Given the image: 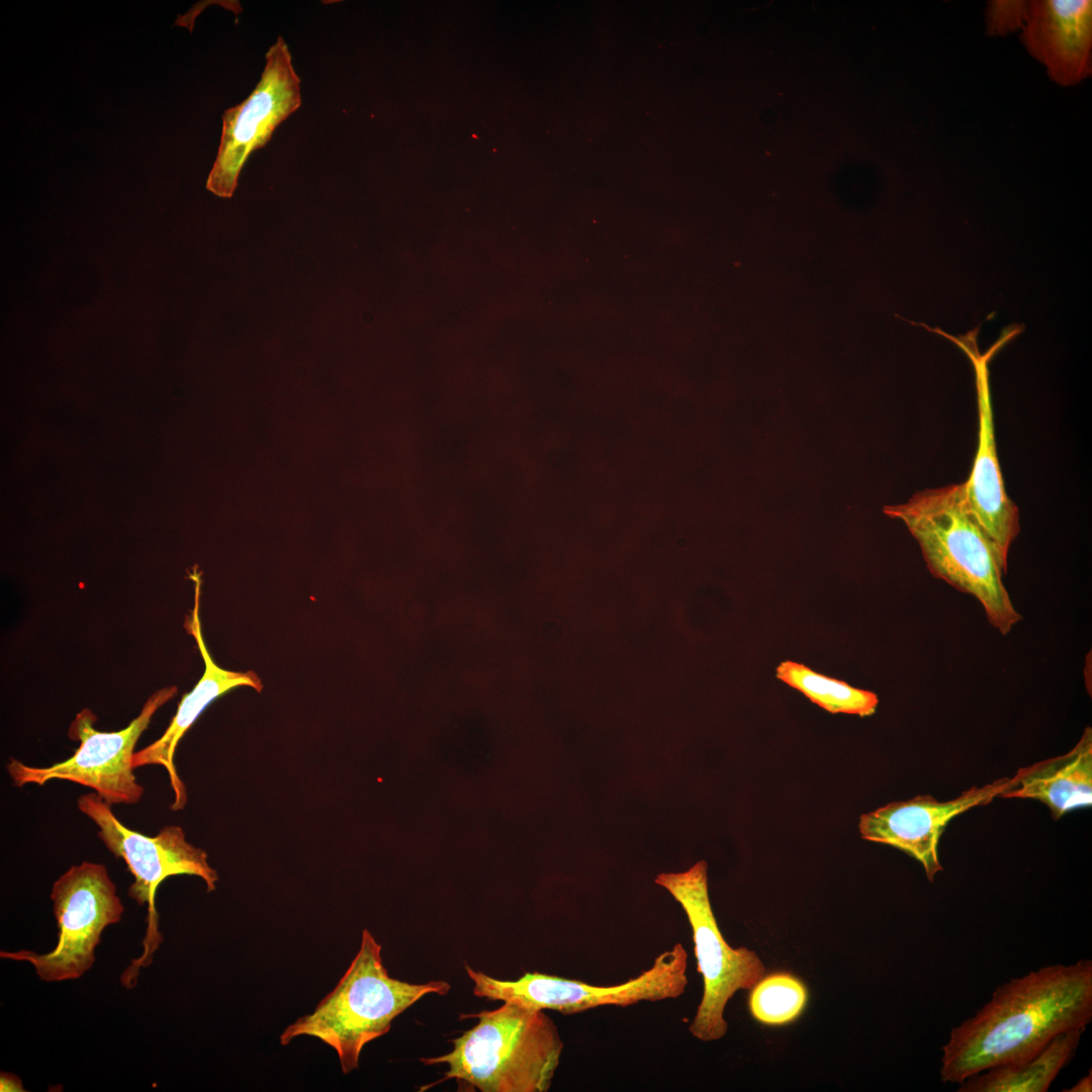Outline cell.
<instances>
[{"mask_svg":"<svg viewBox=\"0 0 1092 1092\" xmlns=\"http://www.w3.org/2000/svg\"><path fill=\"white\" fill-rule=\"evenodd\" d=\"M175 687L157 691L145 703L141 713L127 727L115 732L95 729V716L84 709L76 715L69 735L80 745L71 757L50 766H32L15 758L7 771L16 787L42 786L53 780L73 782L90 788L106 803L136 804L144 788L133 774L134 746L149 726L155 712L176 694Z\"/></svg>","mask_w":1092,"mask_h":1092,"instance_id":"cell-8","label":"cell"},{"mask_svg":"<svg viewBox=\"0 0 1092 1092\" xmlns=\"http://www.w3.org/2000/svg\"><path fill=\"white\" fill-rule=\"evenodd\" d=\"M77 806L96 824L97 835L108 850L121 858L133 876L129 897L139 905L148 904L146 950L133 965L139 967L142 961L151 960L162 939L155 907L161 883L173 876L190 875L200 878L207 891L212 892L216 889L218 875L208 863L206 851L189 843L179 826H165L154 837L131 830L118 820L111 805L95 792L80 796Z\"/></svg>","mask_w":1092,"mask_h":1092,"instance_id":"cell-9","label":"cell"},{"mask_svg":"<svg viewBox=\"0 0 1092 1092\" xmlns=\"http://www.w3.org/2000/svg\"><path fill=\"white\" fill-rule=\"evenodd\" d=\"M1065 1092H1091L1092 1091V1073L1091 1070L1087 1075L1080 1078L1072 1087L1063 1090Z\"/></svg>","mask_w":1092,"mask_h":1092,"instance_id":"cell-21","label":"cell"},{"mask_svg":"<svg viewBox=\"0 0 1092 1092\" xmlns=\"http://www.w3.org/2000/svg\"><path fill=\"white\" fill-rule=\"evenodd\" d=\"M51 900L59 929L55 947L44 953L2 950L0 957L29 963L47 983L77 980L93 967L104 929L120 921L124 907L106 867L91 861L59 877Z\"/></svg>","mask_w":1092,"mask_h":1092,"instance_id":"cell-6","label":"cell"},{"mask_svg":"<svg viewBox=\"0 0 1092 1092\" xmlns=\"http://www.w3.org/2000/svg\"><path fill=\"white\" fill-rule=\"evenodd\" d=\"M0 1091L1 1092H22L23 1089L21 1079L13 1073L1 1072L0 1074Z\"/></svg>","mask_w":1092,"mask_h":1092,"instance_id":"cell-20","label":"cell"},{"mask_svg":"<svg viewBox=\"0 0 1092 1092\" xmlns=\"http://www.w3.org/2000/svg\"><path fill=\"white\" fill-rule=\"evenodd\" d=\"M466 1017L478 1022L451 1040L450 1053L420 1059L424 1065L446 1064L443 1081L455 1079L481 1092L550 1089L563 1041L544 1010L504 1002Z\"/></svg>","mask_w":1092,"mask_h":1092,"instance_id":"cell-3","label":"cell"},{"mask_svg":"<svg viewBox=\"0 0 1092 1092\" xmlns=\"http://www.w3.org/2000/svg\"><path fill=\"white\" fill-rule=\"evenodd\" d=\"M1021 40L1051 80L1074 86L1092 74V1H1026Z\"/></svg>","mask_w":1092,"mask_h":1092,"instance_id":"cell-13","label":"cell"},{"mask_svg":"<svg viewBox=\"0 0 1092 1092\" xmlns=\"http://www.w3.org/2000/svg\"><path fill=\"white\" fill-rule=\"evenodd\" d=\"M191 577L195 583V599L194 608L186 626L197 642L205 669L193 690L182 698L175 716L163 735L142 750L135 751L132 757L134 768L161 765L167 770L174 792V801L171 806L174 811L183 809L187 802L186 789L177 774L174 762L178 742L185 732L212 701L226 692L239 687H250L258 692L262 690L261 681L253 671L226 670L220 668L211 659L203 641L199 619L200 574L194 569Z\"/></svg>","mask_w":1092,"mask_h":1092,"instance_id":"cell-14","label":"cell"},{"mask_svg":"<svg viewBox=\"0 0 1092 1092\" xmlns=\"http://www.w3.org/2000/svg\"><path fill=\"white\" fill-rule=\"evenodd\" d=\"M1026 13V1L994 0L986 10V29L989 35H1006L1021 30Z\"/></svg>","mask_w":1092,"mask_h":1092,"instance_id":"cell-19","label":"cell"},{"mask_svg":"<svg viewBox=\"0 0 1092 1092\" xmlns=\"http://www.w3.org/2000/svg\"><path fill=\"white\" fill-rule=\"evenodd\" d=\"M1085 1029L1052 1039L1023 1059L995 1066L960 1083L959 1092H1045L1073 1059Z\"/></svg>","mask_w":1092,"mask_h":1092,"instance_id":"cell-16","label":"cell"},{"mask_svg":"<svg viewBox=\"0 0 1092 1092\" xmlns=\"http://www.w3.org/2000/svg\"><path fill=\"white\" fill-rule=\"evenodd\" d=\"M1092 1019V961L1044 966L1000 985L973 1016L951 1028L939 1076L960 1084L1034 1054Z\"/></svg>","mask_w":1092,"mask_h":1092,"instance_id":"cell-1","label":"cell"},{"mask_svg":"<svg viewBox=\"0 0 1092 1092\" xmlns=\"http://www.w3.org/2000/svg\"><path fill=\"white\" fill-rule=\"evenodd\" d=\"M886 513L905 523L932 575L975 597L997 631L1006 635L1022 619L1003 583L1007 565L971 515L964 483L920 491Z\"/></svg>","mask_w":1092,"mask_h":1092,"instance_id":"cell-2","label":"cell"},{"mask_svg":"<svg viewBox=\"0 0 1092 1092\" xmlns=\"http://www.w3.org/2000/svg\"><path fill=\"white\" fill-rule=\"evenodd\" d=\"M978 333L979 327L959 337L939 331V335L960 347L974 365L979 407V444L970 477L964 483L965 495L971 515L991 539L1002 561L1007 565L1010 545L1019 533V515L1017 507L1006 493L996 454L988 361L1017 336L1019 330L1014 326L1005 328L998 341L983 355L977 346Z\"/></svg>","mask_w":1092,"mask_h":1092,"instance_id":"cell-11","label":"cell"},{"mask_svg":"<svg viewBox=\"0 0 1092 1092\" xmlns=\"http://www.w3.org/2000/svg\"><path fill=\"white\" fill-rule=\"evenodd\" d=\"M687 968L688 953L679 942L656 957L652 966L637 977L611 986H596L538 972L506 981L465 966L474 984L473 994L479 998L538 1010L549 1009L565 1015L603 1006L626 1007L641 1001L675 999L684 994L688 985Z\"/></svg>","mask_w":1092,"mask_h":1092,"instance_id":"cell-7","label":"cell"},{"mask_svg":"<svg viewBox=\"0 0 1092 1092\" xmlns=\"http://www.w3.org/2000/svg\"><path fill=\"white\" fill-rule=\"evenodd\" d=\"M1015 786L1014 778L996 780L984 787H972L959 797L937 801L929 795L903 802H892L859 819L861 838L896 847L921 864L930 882L942 866L937 846L947 824L958 815L993 799Z\"/></svg>","mask_w":1092,"mask_h":1092,"instance_id":"cell-12","label":"cell"},{"mask_svg":"<svg viewBox=\"0 0 1092 1092\" xmlns=\"http://www.w3.org/2000/svg\"><path fill=\"white\" fill-rule=\"evenodd\" d=\"M1015 786L1000 798L1032 799L1046 805L1055 820L1092 804V730L1087 727L1067 753L1018 769Z\"/></svg>","mask_w":1092,"mask_h":1092,"instance_id":"cell-15","label":"cell"},{"mask_svg":"<svg viewBox=\"0 0 1092 1092\" xmlns=\"http://www.w3.org/2000/svg\"><path fill=\"white\" fill-rule=\"evenodd\" d=\"M301 104L300 79L284 38L278 36L265 56L261 78L250 95L222 114L217 155L206 188L233 196L250 155L266 146L275 128Z\"/></svg>","mask_w":1092,"mask_h":1092,"instance_id":"cell-10","label":"cell"},{"mask_svg":"<svg viewBox=\"0 0 1092 1092\" xmlns=\"http://www.w3.org/2000/svg\"><path fill=\"white\" fill-rule=\"evenodd\" d=\"M777 677L801 692L811 702L832 713L873 715L878 707V696L870 691L853 688L845 681L820 674L808 666L783 661L776 670Z\"/></svg>","mask_w":1092,"mask_h":1092,"instance_id":"cell-17","label":"cell"},{"mask_svg":"<svg viewBox=\"0 0 1092 1092\" xmlns=\"http://www.w3.org/2000/svg\"><path fill=\"white\" fill-rule=\"evenodd\" d=\"M655 883L682 907L693 932L698 972L703 977V997L689 1031L702 1041L718 1040L728 1029L724 1019L727 1002L738 990H751L763 977L764 966L754 951L733 948L724 939L710 903L705 860L685 872L661 873Z\"/></svg>","mask_w":1092,"mask_h":1092,"instance_id":"cell-5","label":"cell"},{"mask_svg":"<svg viewBox=\"0 0 1092 1092\" xmlns=\"http://www.w3.org/2000/svg\"><path fill=\"white\" fill-rule=\"evenodd\" d=\"M808 1001L806 986L788 973L762 977L751 989L748 1006L751 1015L766 1025H784L795 1021Z\"/></svg>","mask_w":1092,"mask_h":1092,"instance_id":"cell-18","label":"cell"},{"mask_svg":"<svg viewBox=\"0 0 1092 1092\" xmlns=\"http://www.w3.org/2000/svg\"><path fill=\"white\" fill-rule=\"evenodd\" d=\"M444 981L415 984L391 978L381 958V945L368 929L360 948L336 987L309 1013L288 1025L282 1045L298 1036H312L332 1048L341 1070L349 1074L359 1066L363 1048L387 1033L392 1021L428 994H447Z\"/></svg>","mask_w":1092,"mask_h":1092,"instance_id":"cell-4","label":"cell"}]
</instances>
